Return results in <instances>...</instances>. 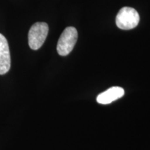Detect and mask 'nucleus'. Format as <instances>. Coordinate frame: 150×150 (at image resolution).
I'll list each match as a JSON object with an SVG mask.
<instances>
[{"instance_id": "obj_1", "label": "nucleus", "mask_w": 150, "mask_h": 150, "mask_svg": "<svg viewBox=\"0 0 150 150\" xmlns=\"http://www.w3.org/2000/svg\"><path fill=\"white\" fill-rule=\"evenodd\" d=\"M78 38V33L74 27H68L61 33L57 44V52L60 56L68 55L75 46Z\"/></svg>"}, {"instance_id": "obj_2", "label": "nucleus", "mask_w": 150, "mask_h": 150, "mask_svg": "<svg viewBox=\"0 0 150 150\" xmlns=\"http://www.w3.org/2000/svg\"><path fill=\"white\" fill-rule=\"evenodd\" d=\"M140 21L138 13L131 7L121 8L116 16V25L123 30H130L136 27Z\"/></svg>"}, {"instance_id": "obj_3", "label": "nucleus", "mask_w": 150, "mask_h": 150, "mask_svg": "<svg viewBox=\"0 0 150 150\" xmlns=\"http://www.w3.org/2000/svg\"><path fill=\"white\" fill-rule=\"evenodd\" d=\"M48 31V24L45 22H36L32 25L28 35L30 48L33 50L40 49L46 40Z\"/></svg>"}, {"instance_id": "obj_4", "label": "nucleus", "mask_w": 150, "mask_h": 150, "mask_svg": "<svg viewBox=\"0 0 150 150\" xmlns=\"http://www.w3.org/2000/svg\"><path fill=\"white\" fill-rule=\"evenodd\" d=\"M11 68V54L8 41L0 33V74H5Z\"/></svg>"}, {"instance_id": "obj_5", "label": "nucleus", "mask_w": 150, "mask_h": 150, "mask_svg": "<svg viewBox=\"0 0 150 150\" xmlns=\"http://www.w3.org/2000/svg\"><path fill=\"white\" fill-rule=\"evenodd\" d=\"M124 95L125 91L122 88L114 86L108 88L104 93L99 94L97 97V102L101 104H108L121 98Z\"/></svg>"}]
</instances>
